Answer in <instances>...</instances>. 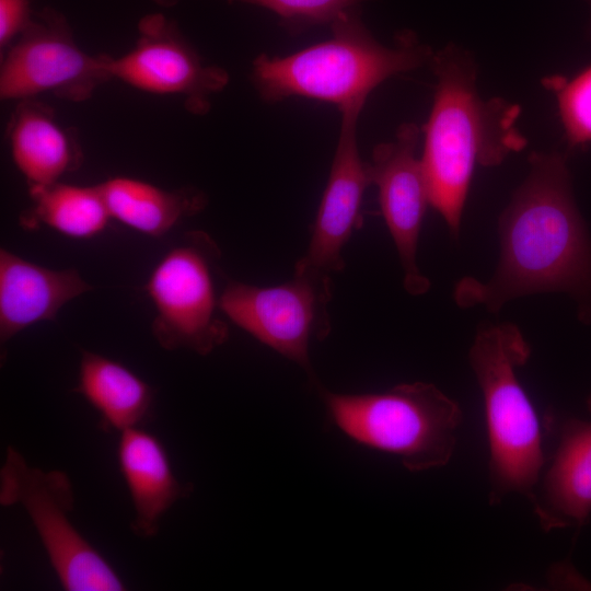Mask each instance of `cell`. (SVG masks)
<instances>
[{
	"mask_svg": "<svg viewBox=\"0 0 591 591\" xmlns=\"http://www.w3.org/2000/svg\"><path fill=\"white\" fill-rule=\"evenodd\" d=\"M530 172L499 217L500 257L488 281L463 278L454 299L498 312L512 299L563 291L591 322V240L572 196L566 157L533 152Z\"/></svg>",
	"mask_w": 591,
	"mask_h": 591,
	"instance_id": "1",
	"label": "cell"
},
{
	"mask_svg": "<svg viewBox=\"0 0 591 591\" xmlns=\"http://www.w3.org/2000/svg\"><path fill=\"white\" fill-rule=\"evenodd\" d=\"M432 107L421 128L420 157L434 208L457 236L474 170L495 166L526 140L517 127L520 107L500 97L484 100L476 88L473 58L454 45L433 54Z\"/></svg>",
	"mask_w": 591,
	"mask_h": 591,
	"instance_id": "2",
	"label": "cell"
},
{
	"mask_svg": "<svg viewBox=\"0 0 591 591\" xmlns=\"http://www.w3.org/2000/svg\"><path fill=\"white\" fill-rule=\"evenodd\" d=\"M331 30L329 38L291 55L260 54L253 60L250 77L263 101L301 96L340 111L366 102L390 78L429 66L434 54L412 31L398 33L393 46L383 45L363 23L360 9L343 15Z\"/></svg>",
	"mask_w": 591,
	"mask_h": 591,
	"instance_id": "3",
	"label": "cell"
},
{
	"mask_svg": "<svg viewBox=\"0 0 591 591\" xmlns=\"http://www.w3.org/2000/svg\"><path fill=\"white\" fill-rule=\"evenodd\" d=\"M530 355L521 331L510 323L483 325L470 349L484 398L490 506L510 494L529 500L544 466L540 420L517 375Z\"/></svg>",
	"mask_w": 591,
	"mask_h": 591,
	"instance_id": "4",
	"label": "cell"
},
{
	"mask_svg": "<svg viewBox=\"0 0 591 591\" xmlns=\"http://www.w3.org/2000/svg\"><path fill=\"white\" fill-rule=\"evenodd\" d=\"M329 419L349 439L397 456L410 472L445 466L463 421L459 404L434 384H398L382 393L321 391Z\"/></svg>",
	"mask_w": 591,
	"mask_h": 591,
	"instance_id": "5",
	"label": "cell"
},
{
	"mask_svg": "<svg viewBox=\"0 0 591 591\" xmlns=\"http://www.w3.org/2000/svg\"><path fill=\"white\" fill-rule=\"evenodd\" d=\"M0 503L26 511L60 586L67 591H123L113 565L70 519L74 490L67 473L30 465L8 447L0 470Z\"/></svg>",
	"mask_w": 591,
	"mask_h": 591,
	"instance_id": "6",
	"label": "cell"
},
{
	"mask_svg": "<svg viewBox=\"0 0 591 591\" xmlns=\"http://www.w3.org/2000/svg\"><path fill=\"white\" fill-rule=\"evenodd\" d=\"M220 248L204 231H190L158 260L144 285L155 315L152 334L165 350L207 356L229 337L220 317Z\"/></svg>",
	"mask_w": 591,
	"mask_h": 591,
	"instance_id": "7",
	"label": "cell"
},
{
	"mask_svg": "<svg viewBox=\"0 0 591 591\" xmlns=\"http://www.w3.org/2000/svg\"><path fill=\"white\" fill-rule=\"evenodd\" d=\"M331 274L299 259L292 278L259 287L228 280L220 309L233 324L294 361L310 375V346L331 333Z\"/></svg>",
	"mask_w": 591,
	"mask_h": 591,
	"instance_id": "8",
	"label": "cell"
},
{
	"mask_svg": "<svg viewBox=\"0 0 591 591\" xmlns=\"http://www.w3.org/2000/svg\"><path fill=\"white\" fill-rule=\"evenodd\" d=\"M111 61L112 56L83 50L66 16L46 7L33 13L2 57L0 96L19 102L53 94L69 102H84L99 86L113 80Z\"/></svg>",
	"mask_w": 591,
	"mask_h": 591,
	"instance_id": "9",
	"label": "cell"
},
{
	"mask_svg": "<svg viewBox=\"0 0 591 591\" xmlns=\"http://www.w3.org/2000/svg\"><path fill=\"white\" fill-rule=\"evenodd\" d=\"M137 30L135 45L112 57V78L148 93L181 96L188 112L206 114L211 97L229 83L227 70L206 62L177 23L161 13L142 16Z\"/></svg>",
	"mask_w": 591,
	"mask_h": 591,
	"instance_id": "10",
	"label": "cell"
},
{
	"mask_svg": "<svg viewBox=\"0 0 591 591\" xmlns=\"http://www.w3.org/2000/svg\"><path fill=\"white\" fill-rule=\"evenodd\" d=\"M421 129L402 124L395 138L373 149L367 162L371 184L378 188L380 208L396 246L404 288L413 296L428 291L429 280L417 264L420 229L430 205L428 185L417 147Z\"/></svg>",
	"mask_w": 591,
	"mask_h": 591,
	"instance_id": "11",
	"label": "cell"
},
{
	"mask_svg": "<svg viewBox=\"0 0 591 591\" xmlns=\"http://www.w3.org/2000/svg\"><path fill=\"white\" fill-rule=\"evenodd\" d=\"M364 101L340 109L337 144L327 183L301 260L325 273L343 270V250L360 224L364 193L371 186L368 164L358 147V120Z\"/></svg>",
	"mask_w": 591,
	"mask_h": 591,
	"instance_id": "12",
	"label": "cell"
},
{
	"mask_svg": "<svg viewBox=\"0 0 591 591\" xmlns=\"http://www.w3.org/2000/svg\"><path fill=\"white\" fill-rule=\"evenodd\" d=\"M591 413V395L588 398ZM544 428L554 438L551 454L529 499L541 529L582 525L591 514V419H559L546 413Z\"/></svg>",
	"mask_w": 591,
	"mask_h": 591,
	"instance_id": "13",
	"label": "cell"
},
{
	"mask_svg": "<svg viewBox=\"0 0 591 591\" xmlns=\"http://www.w3.org/2000/svg\"><path fill=\"white\" fill-rule=\"evenodd\" d=\"M74 268L51 269L7 248L0 250V341L44 321H55L60 309L92 290Z\"/></svg>",
	"mask_w": 591,
	"mask_h": 591,
	"instance_id": "14",
	"label": "cell"
},
{
	"mask_svg": "<svg viewBox=\"0 0 591 591\" xmlns=\"http://www.w3.org/2000/svg\"><path fill=\"white\" fill-rule=\"evenodd\" d=\"M116 455L132 503L131 529L152 537L162 517L190 489L177 479L163 442L141 426L120 432Z\"/></svg>",
	"mask_w": 591,
	"mask_h": 591,
	"instance_id": "15",
	"label": "cell"
},
{
	"mask_svg": "<svg viewBox=\"0 0 591 591\" xmlns=\"http://www.w3.org/2000/svg\"><path fill=\"white\" fill-rule=\"evenodd\" d=\"M12 160L28 188L60 182L77 171L83 153L53 108L35 99L19 101L8 126Z\"/></svg>",
	"mask_w": 591,
	"mask_h": 591,
	"instance_id": "16",
	"label": "cell"
},
{
	"mask_svg": "<svg viewBox=\"0 0 591 591\" xmlns=\"http://www.w3.org/2000/svg\"><path fill=\"white\" fill-rule=\"evenodd\" d=\"M99 185L112 220L151 237L165 235L207 206L206 194L194 187L165 189L128 176L111 177Z\"/></svg>",
	"mask_w": 591,
	"mask_h": 591,
	"instance_id": "17",
	"label": "cell"
},
{
	"mask_svg": "<svg viewBox=\"0 0 591 591\" xmlns=\"http://www.w3.org/2000/svg\"><path fill=\"white\" fill-rule=\"evenodd\" d=\"M80 394L101 416L103 422L119 433L140 427L151 413L153 389L121 362L82 351L78 383Z\"/></svg>",
	"mask_w": 591,
	"mask_h": 591,
	"instance_id": "18",
	"label": "cell"
},
{
	"mask_svg": "<svg viewBox=\"0 0 591 591\" xmlns=\"http://www.w3.org/2000/svg\"><path fill=\"white\" fill-rule=\"evenodd\" d=\"M28 193L32 206L20 217L21 225L28 230L45 225L67 237L90 240L112 220L99 184L56 182L28 188Z\"/></svg>",
	"mask_w": 591,
	"mask_h": 591,
	"instance_id": "19",
	"label": "cell"
},
{
	"mask_svg": "<svg viewBox=\"0 0 591 591\" xmlns=\"http://www.w3.org/2000/svg\"><path fill=\"white\" fill-rule=\"evenodd\" d=\"M543 85L556 97L568 147L591 143V66L571 78L551 76Z\"/></svg>",
	"mask_w": 591,
	"mask_h": 591,
	"instance_id": "20",
	"label": "cell"
},
{
	"mask_svg": "<svg viewBox=\"0 0 591 591\" xmlns=\"http://www.w3.org/2000/svg\"><path fill=\"white\" fill-rule=\"evenodd\" d=\"M162 7H172L179 0H153ZM265 8L275 13L282 27L292 35L320 25L331 26L346 13L360 9L368 0H225Z\"/></svg>",
	"mask_w": 591,
	"mask_h": 591,
	"instance_id": "21",
	"label": "cell"
},
{
	"mask_svg": "<svg viewBox=\"0 0 591 591\" xmlns=\"http://www.w3.org/2000/svg\"><path fill=\"white\" fill-rule=\"evenodd\" d=\"M33 16L30 0H0V47L7 49Z\"/></svg>",
	"mask_w": 591,
	"mask_h": 591,
	"instance_id": "22",
	"label": "cell"
},
{
	"mask_svg": "<svg viewBox=\"0 0 591 591\" xmlns=\"http://www.w3.org/2000/svg\"><path fill=\"white\" fill-rule=\"evenodd\" d=\"M589 5H590V9H591V0H586ZM588 35H589V38L591 39V18H590V22H589V25H588Z\"/></svg>",
	"mask_w": 591,
	"mask_h": 591,
	"instance_id": "23",
	"label": "cell"
}]
</instances>
